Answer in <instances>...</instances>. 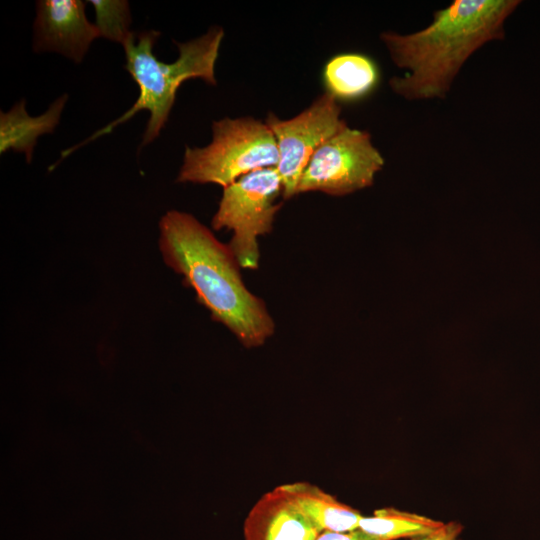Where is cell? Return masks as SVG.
I'll list each match as a JSON object with an SVG mask.
<instances>
[{
    "mask_svg": "<svg viewBox=\"0 0 540 540\" xmlns=\"http://www.w3.org/2000/svg\"><path fill=\"white\" fill-rule=\"evenodd\" d=\"M520 0H454L416 32L385 31L380 39L392 62L407 70L389 80L408 101L445 99L465 62L483 45L505 38V22Z\"/></svg>",
    "mask_w": 540,
    "mask_h": 540,
    "instance_id": "cell-1",
    "label": "cell"
},
{
    "mask_svg": "<svg viewBox=\"0 0 540 540\" xmlns=\"http://www.w3.org/2000/svg\"><path fill=\"white\" fill-rule=\"evenodd\" d=\"M159 249L165 264L184 277L213 320L246 348L262 346L275 332L266 304L243 282L235 256L193 215L177 210L159 221Z\"/></svg>",
    "mask_w": 540,
    "mask_h": 540,
    "instance_id": "cell-2",
    "label": "cell"
},
{
    "mask_svg": "<svg viewBox=\"0 0 540 540\" xmlns=\"http://www.w3.org/2000/svg\"><path fill=\"white\" fill-rule=\"evenodd\" d=\"M160 33L155 30L132 32L123 44L125 69L139 87L135 103L120 117L110 122L87 140L62 152V157L82 145L109 134L116 126L132 118L137 112L146 110L149 119L140 148L155 140L165 127L181 84L189 79H202L216 85L215 64L224 37L221 27H211L204 35L176 45L178 58L172 63L159 60L154 54V45Z\"/></svg>",
    "mask_w": 540,
    "mask_h": 540,
    "instance_id": "cell-3",
    "label": "cell"
},
{
    "mask_svg": "<svg viewBox=\"0 0 540 540\" xmlns=\"http://www.w3.org/2000/svg\"><path fill=\"white\" fill-rule=\"evenodd\" d=\"M275 137L265 122L253 117L214 121L205 147H186L177 181L213 183L223 188L258 169L276 167Z\"/></svg>",
    "mask_w": 540,
    "mask_h": 540,
    "instance_id": "cell-4",
    "label": "cell"
},
{
    "mask_svg": "<svg viewBox=\"0 0 540 540\" xmlns=\"http://www.w3.org/2000/svg\"><path fill=\"white\" fill-rule=\"evenodd\" d=\"M282 193L276 167L255 170L223 188L211 225L214 230L232 231L228 246L242 269L259 267L258 238L272 231L282 207L275 201Z\"/></svg>",
    "mask_w": 540,
    "mask_h": 540,
    "instance_id": "cell-5",
    "label": "cell"
},
{
    "mask_svg": "<svg viewBox=\"0 0 540 540\" xmlns=\"http://www.w3.org/2000/svg\"><path fill=\"white\" fill-rule=\"evenodd\" d=\"M384 164L370 133L345 125L315 151L302 173L297 195L313 191L351 194L371 186Z\"/></svg>",
    "mask_w": 540,
    "mask_h": 540,
    "instance_id": "cell-6",
    "label": "cell"
},
{
    "mask_svg": "<svg viewBox=\"0 0 540 540\" xmlns=\"http://www.w3.org/2000/svg\"><path fill=\"white\" fill-rule=\"evenodd\" d=\"M265 123L272 131L279 154L276 169L283 185L282 196L297 195L300 178L315 151L347 123L341 106L324 92L293 118L282 120L269 113Z\"/></svg>",
    "mask_w": 540,
    "mask_h": 540,
    "instance_id": "cell-7",
    "label": "cell"
},
{
    "mask_svg": "<svg viewBox=\"0 0 540 540\" xmlns=\"http://www.w3.org/2000/svg\"><path fill=\"white\" fill-rule=\"evenodd\" d=\"M87 2L81 0H39L36 2L33 49L56 52L80 63L92 42L100 37L86 17Z\"/></svg>",
    "mask_w": 540,
    "mask_h": 540,
    "instance_id": "cell-8",
    "label": "cell"
},
{
    "mask_svg": "<svg viewBox=\"0 0 540 540\" xmlns=\"http://www.w3.org/2000/svg\"><path fill=\"white\" fill-rule=\"evenodd\" d=\"M319 533L281 485L259 498L243 526L244 540H315Z\"/></svg>",
    "mask_w": 540,
    "mask_h": 540,
    "instance_id": "cell-9",
    "label": "cell"
},
{
    "mask_svg": "<svg viewBox=\"0 0 540 540\" xmlns=\"http://www.w3.org/2000/svg\"><path fill=\"white\" fill-rule=\"evenodd\" d=\"M68 100L64 94L56 99L39 116H31L25 109V100L17 102L8 112H0V152L8 150L23 152L31 162L37 139L54 131L59 124L62 111Z\"/></svg>",
    "mask_w": 540,
    "mask_h": 540,
    "instance_id": "cell-10",
    "label": "cell"
},
{
    "mask_svg": "<svg viewBox=\"0 0 540 540\" xmlns=\"http://www.w3.org/2000/svg\"><path fill=\"white\" fill-rule=\"evenodd\" d=\"M325 92L338 102L365 98L377 87L378 66L369 56L358 52L340 53L331 57L322 73Z\"/></svg>",
    "mask_w": 540,
    "mask_h": 540,
    "instance_id": "cell-11",
    "label": "cell"
},
{
    "mask_svg": "<svg viewBox=\"0 0 540 540\" xmlns=\"http://www.w3.org/2000/svg\"><path fill=\"white\" fill-rule=\"evenodd\" d=\"M298 509L320 531L351 532L359 528L362 515L334 496L308 482L281 485Z\"/></svg>",
    "mask_w": 540,
    "mask_h": 540,
    "instance_id": "cell-12",
    "label": "cell"
},
{
    "mask_svg": "<svg viewBox=\"0 0 540 540\" xmlns=\"http://www.w3.org/2000/svg\"><path fill=\"white\" fill-rule=\"evenodd\" d=\"M444 526L429 517L387 507L375 510L372 516H363L358 529L381 540H396L430 535Z\"/></svg>",
    "mask_w": 540,
    "mask_h": 540,
    "instance_id": "cell-13",
    "label": "cell"
},
{
    "mask_svg": "<svg viewBox=\"0 0 540 540\" xmlns=\"http://www.w3.org/2000/svg\"><path fill=\"white\" fill-rule=\"evenodd\" d=\"M95 11V25L99 36L124 44L132 31L129 3L124 0H90Z\"/></svg>",
    "mask_w": 540,
    "mask_h": 540,
    "instance_id": "cell-14",
    "label": "cell"
},
{
    "mask_svg": "<svg viewBox=\"0 0 540 540\" xmlns=\"http://www.w3.org/2000/svg\"><path fill=\"white\" fill-rule=\"evenodd\" d=\"M315 540H381L377 537L369 535L360 529L351 532H320Z\"/></svg>",
    "mask_w": 540,
    "mask_h": 540,
    "instance_id": "cell-15",
    "label": "cell"
},
{
    "mask_svg": "<svg viewBox=\"0 0 540 540\" xmlns=\"http://www.w3.org/2000/svg\"><path fill=\"white\" fill-rule=\"evenodd\" d=\"M462 526L456 522L445 524L441 530L426 536L411 538L410 540H458Z\"/></svg>",
    "mask_w": 540,
    "mask_h": 540,
    "instance_id": "cell-16",
    "label": "cell"
}]
</instances>
